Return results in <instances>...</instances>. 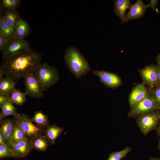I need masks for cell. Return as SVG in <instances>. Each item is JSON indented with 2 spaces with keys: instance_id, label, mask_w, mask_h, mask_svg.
I'll use <instances>...</instances> for the list:
<instances>
[{
  "instance_id": "obj_1",
  "label": "cell",
  "mask_w": 160,
  "mask_h": 160,
  "mask_svg": "<svg viewBox=\"0 0 160 160\" xmlns=\"http://www.w3.org/2000/svg\"><path fill=\"white\" fill-rule=\"evenodd\" d=\"M42 60L40 53L30 49L3 59L0 68L4 75L17 81L34 72L41 63Z\"/></svg>"
},
{
  "instance_id": "obj_2",
  "label": "cell",
  "mask_w": 160,
  "mask_h": 160,
  "mask_svg": "<svg viewBox=\"0 0 160 160\" xmlns=\"http://www.w3.org/2000/svg\"><path fill=\"white\" fill-rule=\"evenodd\" d=\"M64 59L70 72L77 79L85 75L90 70L88 62L76 47H68Z\"/></svg>"
},
{
  "instance_id": "obj_3",
  "label": "cell",
  "mask_w": 160,
  "mask_h": 160,
  "mask_svg": "<svg viewBox=\"0 0 160 160\" xmlns=\"http://www.w3.org/2000/svg\"><path fill=\"white\" fill-rule=\"evenodd\" d=\"M34 72L43 92L56 84L59 79L58 71L56 67L50 65L47 62L41 63Z\"/></svg>"
},
{
  "instance_id": "obj_4",
  "label": "cell",
  "mask_w": 160,
  "mask_h": 160,
  "mask_svg": "<svg viewBox=\"0 0 160 160\" xmlns=\"http://www.w3.org/2000/svg\"><path fill=\"white\" fill-rule=\"evenodd\" d=\"M159 109L153 99L152 90L148 89L145 96L137 103L128 112L129 118H135Z\"/></svg>"
},
{
  "instance_id": "obj_5",
  "label": "cell",
  "mask_w": 160,
  "mask_h": 160,
  "mask_svg": "<svg viewBox=\"0 0 160 160\" xmlns=\"http://www.w3.org/2000/svg\"><path fill=\"white\" fill-rule=\"evenodd\" d=\"M21 127L28 138L30 140L42 135L44 129L34 124L31 118L24 113H19L13 119Z\"/></svg>"
},
{
  "instance_id": "obj_6",
  "label": "cell",
  "mask_w": 160,
  "mask_h": 160,
  "mask_svg": "<svg viewBox=\"0 0 160 160\" xmlns=\"http://www.w3.org/2000/svg\"><path fill=\"white\" fill-rule=\"evenodd\" d=\"M160 119V113L153 111L138 117L137 124L142 133L146 135L156 128Z\"/></svg>"
},
{
  "instance_id": "obj_7",
  "label": "cell",
  "mask_w": 160,
  "mask_h": 160,
  "mask_svg": "<svg viewBox=\"0 0 160 160\" xmlns=\"http://www.w3.org/2000/svg\"><path fill=\"white\" fill-rule=\"evenodd\" d=\"M30 49L29 43L25 39L13 38L9 39L1 51L2 58L9 57L21 52Z\"/></svg>"
},
{
  "instance_id": "obj_8",
  "label": "cell",
  "mask_w": 160,
  "mask_h": 160,
  "mask_svg": "<svg viewBox=\"0 0 160 160\" xmlns=\"http://www.w3.org/2000/svg\"><path fill=\"white\" fill-rule=\"evenodd\" d=\"M24 78L26 95L35 98L44 96L43 89L34 72L28 74Z\"/></svg>"
},
{
  "instance_id": "obj_9",
  "label": "cell",
  "mask_w": 160,
  "mask_h": 160,
  "mask_svg": "<svg viewBox=\"0 0 160 160\" xmlns=\"http://www.w3.org/2000/svg\"><path fill=\"white\" fill-rule=\"evenodd\" d=\"M92 72L99 78L104 85L108 88L115 89L122 84L121 78L116 73L105 70H94Z\"/></svg>"
},
{
  "instance_id": "obj_10",
  "label": "cell",
  "mask_w": 160,
  "mask_h": 160,
  "mask_svg": "<svg viewBox=\"0 0 160 160\" xmlns=\"http://www.w3.org/2000/svg\"><path fill=\"white\" fill-rule=\"evenodd\" d=\"M138 71L143 84L150 87H157L159 71L158 65H149L138 70Z\"/></svg>"
},
{
  "instance_id": "obj_11",
  "label": "cell",
  "mask_w": 160,
  "mask_h": 160,
  "mask_svg": "<svg viewBox=\"0 0 160 160\" xmlns=\"http://www.w3.org/2000/svg\"><path fill=\"white\" fill-rule=\"evenodd\" d=\"M10 148L14 158H20L28 155L33 149L30 139H28L17 141L13 143Z\"/></svg>"
},
{
  "instance_id": "obj_12",
  "label": "cell",
  "mask_w": 160,
  "mask_h": 160,
  "mask_svg": "<svg viewBox=\"0 0 160 160\" xmlns=\"http://www.w3.org/2000/svg\"><path fill=\"white\" fill-rule=\"evenodd\" d=\"M149 7V4L145 5L141 0H137L134 4H131L127 14L126 22L142 17Z\"/></svg>"
},
{
  "instance_id": "obj_13",
  "label": "cell",
  "mask_w": 160,
  "mask_h": 160,
  "mask_svg": "<svg viewBox=\"0 0 160 160\" xmlns=\"http://www.w3.org/2000/svg\"><path fill=\"white\" fill-rule=\"evenodd\" d=\"M148 90L143 83L135 86L129 95V102L131 109L145 96Z\"/></svg>"
},
{
  "instance_id": "obj_14",
  "label": "cell",
  "mask_w": 160,
  "mask_h": 160,
  "mask_svg": "<svg viewBox=\"0 0 160 160\" xmlns=\"http://www.w3.org/2000/svg\"><path fill=\"white\" fill-rule=\"evenodd\" d=\"M0 134L4 142L9 148L11 139L13 128V119H7L1 121Z\"/></svg>"
},
{
  "instance_id": "obj_15",
  "label": "cell",
  "mask_w": 160,
  "mask_h": 160,
  "mask_svg": "<svg viewBox=\"0 0 160 160\" xmlns=\"http://www.w3.org/2000/svg\"><path fill=\"white\" fill-rule=\"evenodd\" d=\"M130 0H116L114 1V12L121 19L122 23L126 22V10L129 9L131 4Z\"/></svg>"
},
{
  "instance_id": "obj_16",
  "label": "cell",
  "mask_w": 160,
  "mask_h": 160,
  "mask_svg": "<svg viewBox=\"0 0 160 160\" xmlns=\"http://www.w3.org/2000/svg\"><path fill=\"white\" fill-rule=\"evenodd\" d=\"M31 28L24 19L21 18L17 23L15 29L13 38L25 39L30 34Z\"/></svg>"
},
{
  "instance_id": "obj_17",
  "label": "cell",
  "mask_w": 160,
  "mask_h": 160,
  "mask_svg": "<svg viewBox=\"0 0 160 160\" xmlns=\"http://www.w3.org/2000/svg\"><path fill=\"white\" fill-rule=\"evenodd\" d=\"M63 131V127L56 124L49 125L44 129V135L49 143L53 145L55 144L56 140Z\"/></svg>"
},
{
  "instance_id": "obj_18",
  "label": "cell",
  "mask_w": 160,
  "mask_h": 160,
  "mask_svg": "<svg viewBox=\"0 0 160 160\" xmlns=\"http://www.w3.org/2000/svg\"><path fill=\"white\" fill-rule=\"evenodd\" d=\"M16 85L14 80L6 76L0 79V93L5 95H10L15 89Z\"/></svg>"
},
{
  "instance_id": "obj_19",
  "label": "cell",
  "mask_w": 160,
  "mask_h": 160,
  "mask_svg": "<svg viewBox=\"0 0 160 160\" xmlns=\"http://www.w3.org/2000/svg\"><path fill=\"white\" fill-rule=\"evenodd\" d=\"M1 112L0 113V121L8 116L12 115L14 117L17 116L18 114L17 112V108L13 105L10 98V95L7 102L0 106Z\"/></svg>"
},
{
  "instance_id": "obj_20",
  "label": "cell",
  "mask_w": 160,
  "mask_h": 160,
  "mask_svg": "<svg viewBox=\"0 0 160 160\" xmlns=\"http://www.w3.org/2000/svg\"><path fill=\"white\" fill-rule=\"evenodd\" d=\"M2 16L6 23L14 29L17 23L21 18L15 9H7Z\"/></svg>"
},
{
  "instance_id": "obj_21",
  "label": "cell",
  "mask_w": 160,
  "mask_h": 160,
  "mask_svg": "<svg viewBox=\"0 0 160 160\" xmlns=\"http://www.w3.org/2000/svg\"><path fill=\"white\" fill-rule=\"evenodd\" d=\"M33 149L41 151H45L50 144L45 136L38 135L30 140Z\"/></svg>"
},
{
  "instance_id": "obj_22",
  "label": "cell",
  "mask_w": 160,
  "mask_h": 160,
  "mask_svg": "<svg viewBox=\"0 0 160 160\" xmlns=\"http://www.w3.org/2000/svg\"><path fill=\"white\" fill-rule=\"evenodd\" d=\"M32 121L39 127L45 129L49 124V121L48 116L41 111H36L31 118Z\"/></svg>"
},
{
  "instance_id": "obj_23",
  "label": "cell",
  "mask_w": 160,
  "mask_h": 160,
  "mask_svg": "<svg viewBox=\"0 0 160 160\" xmlns=\"http://www.w3.org/2000/svg\"><path fill=\"white\" fill-rule=\"evenodd\" d=\"M13 130L10 140L9 148L14 143L23 140L28 139L24 131L14 120Z\"/></svg>"
},
{
  "instance_id": "obj_24",
  "label": "cell",
  "mask_w": 160,
  "mask_h": 160,
  "mask_svg": "<svg viewBox=\"0 0 160 160\" xmlns=\"http://www.w3.org/2000/svg\"><path fill=\"white\" fill-rule=\"evenodd\" d=\"M26 95L19 89H14L10 94V98L12 102L16 105L22 106L26 101Z\"/></svg>"
},
{
  "instance_id": "obj_25",
  "label": "cell",
  "mask_w": 160,
  "mask_h": 160,
  "mask_svg": "<svg viewBox=\"0 0 160 160\" xmlns=\"http://www.w3.org/2000/svg\"><path fill=\"white\" fill-rule=\"evenodd\" d=\"M15 29L8 25L4 20L2 15L0 17V33L8 39L13 38Z\"/></svg>"
},
{
  "instance_id": "obj_26",
  "label": "cell",
  "mask_w": 160,
  "mask_h": 160,
  "mask_svg": "<svg viewBox=\"0 0 160 160\" xmlns=\"http://www.w3.org/2000/svg\"><path fill=\"white\" fill-rule=\"evenodd\" d=\"M131 151V148L127 146L123 150L111 153L107 160H120L125 157Z\"/></svg>"
},
{
  "instance_id": "obj_27",
  "label": "cell",
  "mask_w": 160,
  "mask_h": 160,
  "mask_svg": "<svg viewBox=\"0 0 160 160\" xmlns=\"http://www.w3.org/2000/svg\"><path fill=\"white\" fill-rule=\"evenodd\" d=\"M6 157L14 158L13 152L9 147L0 144V159Z\"/></svg>"
},
{
  "instance_id": "obj_28",
  "label": "cell",
  "mask_w": 160,
  "mask_h": 160,
  "mask_svg": "<svg viewBox=\"0 0 160 160\" xmlns=\"http://www.w3.org/2000/svg\"><path fill=\"white\" fill-rule=\"evenodd\" d=\"M19 0H2L1 3L3 7L7 9H15L20 4Z\"/></svg>"
},
{
  "instance_id": "obj_29",
  "label": "cell",
  "mask_w": 160,
  "mask_h": 160,
  "mask_svg": "<svg viewBox=\"0 0 160 160\" xmlns=\"http://www.w3.org/2000/svg\"><path fill=\"white\" fill-rule=\"evenodd\" d=\"M152 94L154 101L157 106H160V87H157L152 90Z\"/></svg>"
},
{
  "instance_id": "obj_30",
  "label": "cell",
  "mask_w": 160,
  "mask_h": 160,
  "mask_svg": "<svg viewBox=\"0 0 160 160\" xmlns=\"http://www.w3.org/2000/svg\"><path fill=\"white\" fill-rule=\"evenodd\" d=\"M8 39L0 33V49L2 51L4 49Z\"/></svg>"
},
{
  "instance_id": "obj_31",
  "label": "cell",
  "mask_w": 160,
  "mask_h": 160,
  "mask_svg": "<svg viewBox=\"0 0 160 160\" xmlns=\"http://www.w3.org/2000/svg\"><path fill=\"white\" fill-rule=\"evenodd\" d=\"M10 95H5L0 93V106L4 104L7 101Z\"/></svg>"
},
{
  "instance_id": "obj_32",
  "label": "cell",
  "mask_w": 160,
  "mask_h": 160,
  "mask_svg": "<svg viewBox=\"0 0 160 160\" xmlns=\"http://www.w3.org/2000/svg\"><path fill=\"white\" fill-rule=\"evenodd\" d=\"M158 1V0H151L150 3L148 4L149 7H151L153 9L156 5Z\"/></svg>"
},
{
  "instance_id": "obj_33",
  "label": "cell",
  "mask_w": 160,
  "mask_h": 160,
  "mask_svg": "<svg viewBox=\"0 0 160 160\" xmlns=\"http://www.w3.org/2000/svg\"><path fill=\"white\" fill-rule=\"evenodd\" d=\"M159 67V71L158 75L157 81V87H160V65H158Z\"/></svg>"
},
{
  "instance_id": "obj_34",
  "label": "cell",
  "mask_w": 160,
  "mask_h": 160,
  "mask_svg": "<svg viewBox=\"0 0 160 160\" xmlns=\"http://www.w3.org/2000/svg\"><path fill=\"white\" fill-rule=\"evenodd\" d=\"M156 132L159 137H160V123L158 127L156 129Z\"/></svg>"
},
{
  "instance_id": "obj_35",
  "label": "cell",
  "mask_w": 160,
  "mask_h": 160,
  "mask_svg": "<svg viewBox=\"0 0 160 160\" xmlns=\"http://www.w3.org/2000/svg\"><path fill=\"white\" fill-rule=\"evenodd\" d=\"M156 61L158 64V65H160V53L156 57Z\"/></svg>"
},
{
  "instance_id": "obj_36",
  "label": "cell",
  "mask_w": 160,
  "mask_h": 160,
  "mask_svg": "<svg viewBox=\"0 0 160 160\" xmlns=\"http://www.w3.org/2000/svg\"><path fill=\"white\" fill-rule=\"evenodd\" d=\"M4 73L1 69L0 68V79L3 78V75H4Z\"/></svg>"
},
{
  "instance_id": "obj_37",
  "label": "cell",
  "mask_w": 160,
  "mask_h": 160,
  "mask_svg": "<svg viewBox=\"0 0 160 160\" xmlns=\"http://www.w3.org/2000/svg\"><path fill=\"white\" fill-rule=\"evenodd\" d=\"M150 160H160V158L151 157L150 158Z\"/></svg>"
},
{
  "instance_id": "obj_38",
  "label": "cell",
  "mask_w": 160,
  "mask_h": 160,
  "mask_svg": "<svg viewBox=\"0 0 160 160\" xmlns=\"http://www.w3.org/2000/svg\"><path fill=\"white\" fill-rule=\"evenodd\" d=\"M158 147L159 148L160 151V139L159 140V143H158Z\"/></svg>"
},
{
  "instance_id": "obj_39",
  "label": "cell",
  "mask_w": 160,
  "mask_h": 160,
  "mask_svg": "<svg viewBox=\"0 0 160 160\" xmlns=\"http://www.w3.org/2000/svg\"><path fill=\"white\" fill-rule=\"evenodd\" d=\"M159 107V109H160V106Z\"/></svg>"
}]
</instances>
